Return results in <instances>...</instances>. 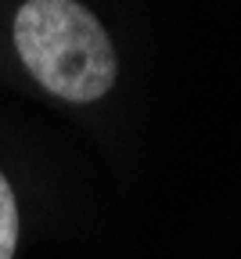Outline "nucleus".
Here are the masks:
<instances>
[{"mask_svg":"<svg viewBox=\"0 0 241 259\" xmlns=\"http://www.w3.org/2000/svg\"><path fill=\"white\" fill-rule=\"evenodd\" d=\"M18 245V205L8 180L0 177V259H11Z\"/></svg>","mask_w":241,"mask_h":259,"instance_id":"f03ea898","label":"nucleus"},{"mask_svg":"<svg viewBox=\"0 0 241 259\" xmlns=\"http://www.w3.org/2000/svg\"><path fill=\"white\" fill-rule=\"evenodd\" d=\"M25 69L61 101H97L115 83V51L101 22L76 0H29L15 15Z\"/></svg>","mask_w":241,"mask_h":259,"instance_id":"f257e3e1","label":"nucleus"}]
</instances>
